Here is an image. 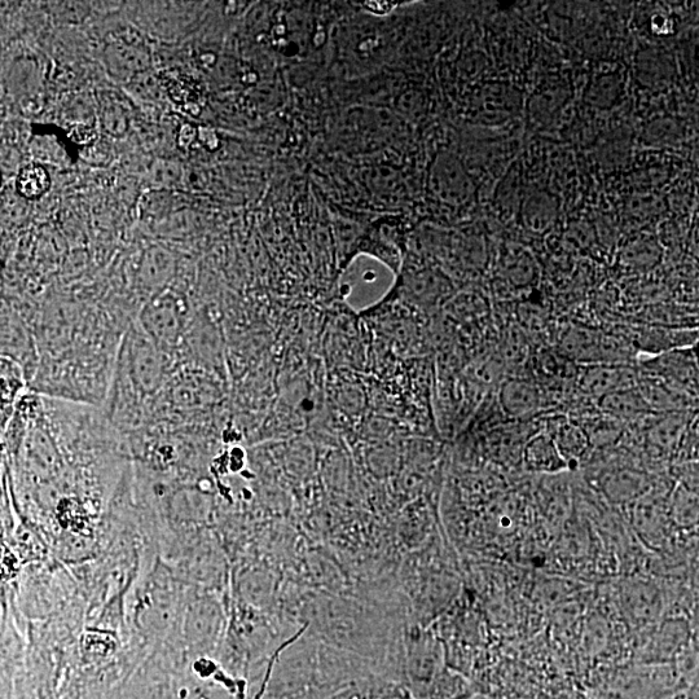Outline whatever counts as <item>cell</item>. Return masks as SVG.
<instances>
[{
    "mask_svg": "<svg viewBox=\"0 0 699 699\" xmlns=\"http://www.w3.org/2000/svg\"><path fill=\"white\" fill-rule=\"evenodd\" d=\"M105 46V61L109 72L117 77H131L143 73L151 65V55L148 48L138 37L129 38L122 32L108 35Z\"/></svg>",
    "mask_w": 699,
    "mask_h": 699,
    "instance_id": "obj_1",
    "label": "cell"
},
{
    "mask_svg": "<svg viewBox=\"0 0 699 699\" xmlns=\"http://www.w3.org/2000/svg\"><path fill=\"white\" fill-rule=\"evenodd\" d=\"M183 298L174 290H167L152 302H149L144 311V325H147L149 334L157 340L173 344L177 341L180 328H182Z\"/></svg>",
    "mask_w": 699,
    "mask_h": 699,
    "instance_id": "obj_2",
    "label": "cell"
},
{
    "mask_svg": "<svg viewBox=\"0 0 699 699\" xmlns=\"http://www.w3.org/2000/svg\"><path fill=\"white\" fill-rule=\"evenodd\" d=\"M579 386L584 393L602 399L617 391L635 388L636 373L628 367L597 364L583 372Z\"/></svg>",
    "mask_w": 699,
    "mask_h": 699,
    "instance_id": "obj_3",
    "label": "cell"
},
{
    "mask_svg": "<svg viewBox=\"0 0 699 699\" xmlns=\"http://www.w3.org/2000/svg\"><path fill=\"white\" fill-rule=\"evenodd\" d=\"M160 79L167 95L175 104L193 117L200 116L206 104V94L199 81L179 70H164L160 73Z\"/></svg>",
    "mask_w": 699,
    "mask_h": 699,
    "instance_id": "obj_4",
    "label": "cell"
},
{
    "mask_svg": "<svg viewBox=\"0 0 699 699\" xmlns=\"http://www.w3.org/2000/svg\"><path fill=\"white\" fill-rule=\"evenodd\" d=\"M526 464L535 473L555 474L569 468L548 433L535 435L526 447Z\"/></svg>",
    "mask_w": 699,
    "mask_h": 699,
    "instance_id": "obj_5",
    "label": "cell"
},
{
    "mask_svg": "<svg viewBox=\"0 0 699 699\" xmlns=\"http://www.w3.org/2000/svg\"><path fill=\"white\" fill-rule=\"evenodd\" d=\"M600 407L606 415L619 421L641 419L652 410L646 403L643 394L636 388L606 395L600 399Z\"/></svg>",
    "mask_w": 699,
    "mask_h": 699,
    "instance_id": "obj_6",
    "label": "cell"
},
{
    "mask_svg": "<svg viewBox=\"0 0 699 699\" xmlns=\"http://www.w3.org/2000/svg\"><path fill=\"white\" fill-rule=\"evenodd\" d=\"M548 434L555 441L558 451L567 464L578 460L588 450L589 439L586 432L582 426L573 421L566 419L553 421L551 432Z\"/></svg>",
    "mask_w": 699,
    "mask_h": 699,
    "instance_id": "obj_7",
    "label": "cell"
},
{
    "mask_svg": "<svg viewBox=\"0 0 699 699\" xmlns=\"http://www.w3.org/2000/svg\"><path fill=\"white\" fill-rule=\"evenodd\" d=\"M51 187V178L45 167L30 164L20 170L16 179V189L26 200H38L45 196Z\"/></svg>",
    "mask_w": 699,
    "mask_h": 699,
    "instance_id": "obj_8",
    "label": "cell"
},
{
    "mask_svg": "<svg viewBox=\"0 0 699 699\" xmlns=\"http://www.w3.org/2000/svg\"><path fill=\"white\" fill-rule=\"evenodd\" d=\"M645 479L643 474L633 470H619L611 474L604 483V489L609 498L617 500H630L643 494Z\"/></svg>",
    "mask_w": 699,
    "mask_h": 699,
    "instance_id": "obj_9",
    "label": "cell"
},
{
    "mask_svg": "<svg viewBox=\"0 0 699 699\" xmlns=\"http://www.w3.org/2000/svg\"><path fill=\"white\" fill-rule=\"evenodd\" d=\"M100 107L101 123H103L104 129L114 136L125 134L129 120H127L126 113L120 105L111 100L103 99Z\"/></svg>",
    "mask_w": 699,
    "mask_h": 699,
    "instance_id": "obj_10",
    "label": "cell"
},
{
    "mask_svg": "<svg viewBox=\"0 0 699 699\" xmlns=\"http://www.w3.org/2000/svg\"><path fill=\"white\" fill-rule=\"evenodd\" d=\"M513 393V410L517 415H526L538 410L540 395L538 389L526 382H516L511 386Z\"/></svg>",
    "mask_w": 699,
    "mask_h": 699,
    "instance_id": "obj_11",
    "label": "cell"
},
{
    "mask_svg": "<svg viewBox=\"0 0 699 699\" xmlns=\"http://www.w3.org/2000/svg\"><path fill=\"white\" fill-rule=\"evenodd\" d=\"M199 142V127L191 123H183L177 131V145L182 151H189L192 145Z\"/></svg>",
    "mask_w": 699,
    "mask_h": 699,
    "instance_id": "obj_12",
    "label": "cell"
},
{
    "mask_svg": "<svg viewBox=\"0 0 699 699\" xmlns=\"http://www.w3.org/2000/svg\"><path fill=\"white\" fill-rule=\"evenodd\" d=\"M199 142L201 143L202 147L209 152L218 151V148L221 147L218 134L215 133L213 129L206 126L199 127Z\"/></svg>",
    "mask_w": 699,
    "mask_h": 699,
    "instance_id": "obj_13",
    "label": "cell"
},
{
    "mask_svg": "<svg viewBox=\"0 0 699 699\" xmlns=\"http://www.w3.org/2000/svg\"><path fill=\"white\" fill-rule=\"evenodd\" d=\"M70 136H72L74 142L79 144H87L95 139V131L90 126L78 125L74 127L72 131H70Z\"/></svg>",
    "mask_w": 699,
    "mask_h": 699,
    "instance_id": "obj_14",
    "label": "cell"
},
{
    "mask_svg": "<svg viewBox=\"0 0 699 699\" xmlns=\"http://www.w3.org/2000/svg\"><path fill=\"white\" fill-rule=\"evenodd\" d=\"M197 60H199V64L201 67H204L205 69H210L213 68L215 64H217L218 57L217 55L213 54V52H204V54H201L199 57H197Z\"/></svg>",
    "mask_w": 699,
    "mask_h": 699,
    "instance_id": "obj_15",
    "label": "cell"
},
{
    "mask_svg": "<svg viewBox=\"0 0 699 699\" xmlns=\"http://www.w3.org/2000/svg\"><path fill=\"white\" fill-rule=\"evenodd\" d=\"M257 79L258 76L254 72H245L243 76H241V82L245 83V85H254Z\"/></svg>",
    "mask_w": 699,
    "mask_h": 699,
    "instance_id": "obj_16",
    "label": "cell"
},
{
    "mask_svg": "<svg viewBox=\"0 0 699 699\" xmlns=\"http://www.w3.org/2000/svg\"><path fill=\"white\" fill-rule=\"evenodd\" d=\"M239 4L240 3L237 2H227L226 6H224V13H226L227 16L236 15Z\"/></svg>",
    "mask_w": 699,
    "mask_h": 699,
    "instance_id": "obj_17",
    "label": "cell"
},
{
    "mask_svg": "<svg viewBox=\"0 0 699 699\" xmlns=\"http://www.w3.org/2000/svg\"><path fill=\"white\" fill-rule=\"evenodd\" d=\"M272 33H274L276 38H283L285 34H287V26L284 24H278L274 26V29H272Z\"/></svg>",
    "mask_w": 699,
    "mask_h": 699,
    "instance_id": "obj_18",
    "label": "cell"
}]
</instances>
